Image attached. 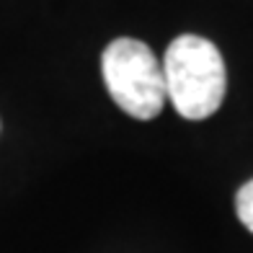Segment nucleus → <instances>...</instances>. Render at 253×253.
<instances>
[{
	"label": "nucleus",
	"mask_w": 253,
	"mask_h": 253,
	"mask_svg": "<svg viewBox=\"0 0 253 253\" xmlns=\"http://www.w3.org/2000/svg\"><path fill=\"white\" fill-rule=\"evenodd\" d=\"M166 96L183 119L202 122L222 106L227 73L220 49L210 39L183 34L168 44L163 57Z\"/></svg>",
	"instance_id": "nucleus-1"
},
{
	"label": "nucleus",
	"mask_w": 253,
	"mask_h": 253,
	"mask_svg": "<svg viewBox=\"0 0 253 253\" xmlns=\"http://www.w3.org/2000/svg\"><path fill=\"white\" fill-rule=\"evenodd\" d=\"M101 70L106 90L129 117L147 122L163 111V103L168 101L163 62L145 42L132 37L114 39L103 49Z\"/></svg>",
	"instance_id": "nucleus-2"
},
{
	"label": "nucleus",
	"mask_w": 253,
	"mask_h": 253,
	"mask_svg": "<svg viewBox=\"0 0 253 253\" xmlns=\"http://www.w3.org/2000/svg\"><path fill=\"white\" fill-rule=\"evenodd\" d=\"M235 210H238V217L251 233H253V181H248L243 189L238 191V199H235Z\"/></svg>",
	"instance_id": "nucleus-3"
}]
</instances>
